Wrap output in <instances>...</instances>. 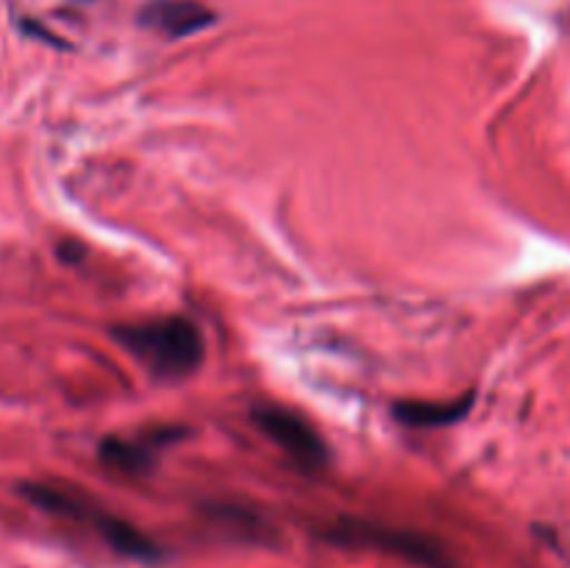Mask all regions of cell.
Returning <instances> with one entry per match:
<instances>
[{"label": "cell", "instance_id": "obj_1", "mask_svg": "<svg viewBox=\"0 0 570 568\" xmlns=\"http://www.w3.org/2000/svg\"><path fill=\"white\" fill-rule=\"evenodd\" d=\"M115 337L156 376H189L204 362V334L181 315L120 323Z\"/></svg>", "mask_w": 570, "mask_h": 568}, {"label": "cell", "instance_id": "obj_3", "mask_svg": "<svg viewBox=\"0 0 570 568\" xmlns=\"http://www.w3.org/2000/svg\"><path fill=\"white\" fill-rule=\"evenodd\" d=\"M256 427L284 451L293 462H298L306 471H317L328 462V449L321 440V434L312 429L306 418L298 412L287 410L278 404H256L250 410Z\"/></svg>", "mask_w": 570, "mask_h": 568}, {"label": "cell", "instance_id": "obj_6", "mask_svg": "<svg viewBox=\"0 0 570 568\" xmlns=\"http://www.w3.org/2000/svg\"><path fill=\"white\" fill-rule=\"evenodd\" d=\"M89 521L98 527V532L104 535L106 543L115 551H120V555L134 557V560H154V557H159V549H156L154 540H150L148 535L139 532L134 523L109 516V512H106V516L104 512H92Z\"/></svg>", "mask_w": 570, "mask_h": 568}, {"label": "cell", "instance_id": "obj_5", "mask_svg": "<svg viewBox=\"0 0 570 568\" xmlns=\"http://www.w3.org/2000/svg\"><path fill=\"white\" fill-rule=\"evenodd\" d=\"M471 407H473V395L468 393L465 399H456V401H399V404L393 407V412L401 423H406V427L434 429V427H449V423L462 421Z\"/></svg>", "mask_w": 570, "mask_h": 568}, {"label": "cell", "instance_id": "obj_4", "mask_svg": "<svg viewBox=\"0 0 570 568\" xmlns=\"http://www.w3.org/2000/svg\"><path fill=\"white\" fill-rule=\"evenodd\" d=\"M139 22L167 39H181L198 33L215 22V11L200 0H150L139 11Z\"/></svg>", "mask_w": 570, "mask_h": 568}, {"label": "cell", "instance_id": "obj_7", "mask_svg": "<svg viewBox=\"0 0 570 568\" xmlns=\"http://www.w3.org/2000/svg\"><path fill=\"white\" fill-rule=\"evenodd\" d=\"M100 460L120 473H142L150 468V451L134 440L109 438L100 443Z\"/></svg>", "mask_w": 570, "mask_h": 568}, {"label": "cell", "instance_id": "obj_2", "mask_svg": "<svg viewBox=\"0 0 570 568\" xmlns=\"http://www.w3.org/2000/svg\"><path fill=\"white\" fill-rule=\"evenodd\" d=\"M328 543L348 546V549H376L395 555L423 568H451V557L440 540L412 529L384 527V523L360 521V518H340L326 529Z\"/></svg>", "mask_w": 570, "mask_h": 568}]
</instances>
